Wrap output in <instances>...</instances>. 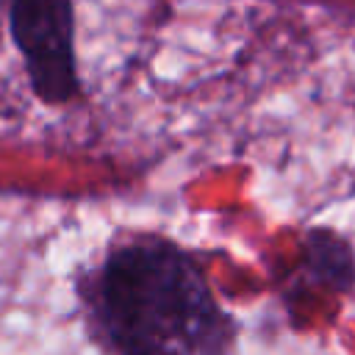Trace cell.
I'll return each instance as SVG.
<instances>
[{
	"label": "cell",
	"instance_id": "obj_1",
	"mask_svg": "<svg viewBox=\"0 0 355 355\" xmlns=\"http://www.w3.org/2000/svg\"><path fill=\"white\" fill-rule=\"evenodd\" d=\"M78 300L108 355H239V324L205 269L169 236L125 233L78 275Z\"/></svg>",
	"mask_w": 355,
	"mask_h": 355
},
{
	"label": "cell",
	"instance_id": "obj_2",
	"mask_svg": "<svg viewBox=\"0 0 355 355\" xmlns=\"http://www.w3.org/2000/svg\"><path fill=\"white\" fill-rule=\"evenodd\" d=\"M11 42L22 58L28 86L44 105H69L80 97L72 0H8Z\"/></svg>",
	"mask_w": 355,
	"mask_h": 355
},
{
	"label": "cell",
	"instance_id": "obj_3",
	"mask_svg": "<svg viewBox=\"0 0 355 355\" xmlns=\"http://www.w3.org/2000/svg\"><path fill=\"white\" fill-rule=\"evenodd\" d=\"M300 280L333 294L355 291V247L333 227H311L300 241Z\"/></svg>",
	"mask_w": 355,
	"mask_h": 355
}]
</instances>
